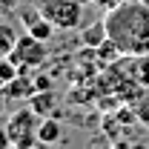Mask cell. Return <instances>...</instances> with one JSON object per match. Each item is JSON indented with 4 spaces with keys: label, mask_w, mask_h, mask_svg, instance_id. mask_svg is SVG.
<instances>
[{
    "label": "cell",
    "mask_w": 149,
    "mask_h": 149,
    "mask_svg": "<svg viewBox=\"0 0 149 149\" xmlns=\"http://www.w3.org/2000/svg\"><path fill=\"white\" fill-rule=\"evenodd\" d=\"M109 37L120 46L126 57L149 55V3L146 0H123L118 9L106 12Z\"/></svg>",
    "instance_id": "cell-1"
},
{
    "label": "cell",
    "mask_w": 149,
    "mask_h": 149,
    "mask_svg": "<svg viewBox=\"0 0 149 149\" xmlns=\"http://www.w3.org/2000/svg\"><path fill=\"white\" fill-rule=\"evenodd\" d=\"M40 115L32 106H23V109L12 112L6 118V132H9V141L15 149H29L37 143V129H40Z\"/></svg>",
    "instance_id": "cell-2"
},
{
    "label": "cell",
    "mask_w": 149,
    "mask_h": 149,
    "mask_svg": "<svg viewBox=\"0 0 149 149\" xmlns=\"http://www.w3.org/2000/svg\"><path fill=\"white\" fill-rule=\"evenodd\" d=\"M37 9L57 26V32H72L83 20V0H37Z\"/></svg>",
    "instance_id": "cell-3"
},
{
    "label": "cell",
    "mask_w": 149,
    "mask_h": 149,
    "mask_svg": "<svg viewBox=\"0 0 149 149\" xmlns=\"http://www.w3.org/2000/svg\"><path fill=\"white\" fill-rule=\"evenodd\" d=\"M9 57L17 63L20 72H29V69L40 66V63L49 57V52H46V40H37V37H32L29 32H26V35L17 37V43H15V49H12Z\"/></svg>",
    "instance_id": "cell-4"
},
{
    "label": "cell",
    "mask_w": 149,
    "mask_h": 149,
    "mask_svg": "<svg viewBox=\"0 0 149 149\" xmlns=\"http://www.w3.org/2000/svg\"><path fill=\"white\" fill-rule=\"evenodd\" d=\"M29 106L40 115V118H52V112L57 106V92L55 89H37L32 97H29Z\"/></svg>",
    "instance_id": "cell-5"
},
{
    "label": "cell",
    "mask_w": 149,
    "mask_h": 149,
    "mask_svg": "<svg viewBox=\"0 0 149 149\" xmlns=\"http://www.w3.org/2000/svg\"><path fill=\"white\" fill-rule=\"evenodd\" d=\"M109 37V29H106V20H97V23H89L83 32H80V43L86 49H97L103 40Z\"/></svg>",
    "instance_id": "cell-6"
},
{
    "label": "cell",
    "mask_w": 149,
    "mask_h": 149,
    "mask_svg": "<svg viewBox=\"0 0 149 149\" xmlns=\"http://www.w3.org/2000/svg\"><path fill=\"white\" fill-rule=\"evenodd\" d=\"M60 135H63V129H60V123H57L55 118H43V120H40V129H37V143H40V146L57 143Z\"/></svg>",
    "instance_id": "cell-7"
},
{
    "label": "cell",
    "mask_w": 149,
    "mask_h": 149,
    "mask_svg": "<svg viewBox=\"0 0 149 149\" xmlns=\"http://www.w3.org/2000/svg\"><path fill=\"white\" fill-rule=\"evenodd\" d=\"M3 92H6V97H32L35 95V80H29V77H23V72L12 80V83H6L3 86Z\"/></svg>",
    "instance_id": "cell-8"
},
{
    "label": "cell",
    "mask_w": 149,
    "mask_h": 149,
    "mask_svg": "<svg viewBox=\"0 0 149 149\" xmlns=\"http://www.w3.org/2000/svg\"><path fill=\"white\" fill-rule=\"evenodd\" d=\"M92 52L97 55V60H100L103 66H112V63H118L120 57H126L123 52H120V46H118V43H115L112 37H106V40H103V43H100L97 49H92Z\"/></svg>",
    "instance_id": "cell-9"
},
{
    "label": "cell",
    "mask_w": 149,
    "mask_h": 149,
    "mask_svg": "<svg viewBox=\"0 0 149 149\" xmlns=\"http://www.w3.org/2000/svg\"><path fill=\"white\" fill-rule=\"evenodd\" d=\"M26 32H29L32 37H37V40H52V37H55V32H57V26L46 17V15H40L32 26H26Z\"/></svg>",
    "instance_id": "cell-10"
},
{
    "label": "cell",
    "mask_w": 149,
    "mask_h": 149,
    "mask_svg": "<svg viewBox=\"0 0 149 149\" xmlns=\"http://www.w3.org/2000/svg\"><path fill=\"white\" fill-rule=\"evenodd\" d=\"M17 37H20V35L15 32V26H12V23L0 20V57H9V55H12V49H15Z\"/></svg>",
    "instance_id": "cell-11"
},
{
    "label": "cell",
    "mask_w": 149,
    "mask_h": 149,
    "mask_svg": "<svg viewBox=\"0 0 149 149\" xmlns=\"http://www.w3.org/2000/svg\"><path fill=\"white\" fill-rule=\"evenodd\" d=\"M132 77L138 80V86H149V55L135 57V69H132Z\"/></svg>",
    "instance_id": "cell-12"
},
{
    "label": "cell",
    "mask_w": 149,
    "mask_h": 149,
    "mask_svg": "<svg viewBox=\"0 0 149 149\" xmlns=\"http://www.w3.org/2000/svg\"><path fill=\"white\" fill-rule=\"evenodd\" d=\"M92 3L97 6V9H100V12H112V9H118L123 0H92Z\"/></svg>",
    "instance_id": "cell-13"
},
{
    "label": "cell",
    "mask_w": 149,
    "mask_h": 149,
    "mask_svg": "<svg viewBox=\"0 0 149 149\" xmlns=\"http://www.w3.org/2000/svg\"><path fill=\"white\" fill-rule=\"evenodd\" d=\"M20 0H0V15H6V12H12L15 6H17Z\"/></svg>",
    "instance_id": "cell-14"
},
{
    "label": "cell",
    "mask_w": 149,
    "mask_h": 149,
    "mask_svg": "<svg viewBox=\"0 0 149 149\" xmlns=\"http://www.w3.org/2000/svg\"><path fill=\"white\" fill-rule=\"evenodd\" d=\"M6 146H12V141H9V132H6V123L0 126V149H6Z\"/></svg>",
    "instance_id": "cell-15"
},
{
    "label": "cell",
    "mask_w": 149,
    "mask_h": 149,
    "mask_svg": "<svg viewBox=\"0 0 149 149\" xmlns=\"http://www.w3.org/2000/svg\"><path fill=\"white\" fill-rule=\"evenodd\" d=\"M6 100H9L6 92H0V118H3V112H6Z\"/></svg>",
    "instance_id": "cell-16"
},
{
    "label": "cell",
    "mask_w": 149,
    "mask_h": 149,
    "mask_svg": "<svg viewBox=\"0 0 149 149\" xmlns=\"http://www.w3.org/2000/svg\"><path fill=\"white\" fill-rule=\"evenodd\" d=\"M0 92H3V80H0Z\"/></svg>",
    "instance_id": "cell-17"
},
{
    "label": "cell",
    "mask_w": 149,
    "mask_h": 149,
    "mask_svg": "<svg viewBox=\"0 0 149 149\" xmlns=\"http://www.w3.org/2000/svg\"><path fill=\"white\" fill-rule=\"evenodd\" d=\"M83 3H92V0H83Z\"/></svg>",
    "instance_id": "cell-18"
}]
</instances>
